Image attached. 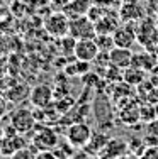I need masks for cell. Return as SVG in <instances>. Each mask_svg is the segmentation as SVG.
Returning a JSON list of instances; mask_svg holds the SVG:
<instances>
[{
	"mask_svg": "<svg viewBox=\"0 0 158 159\" xmlns=\"http://www.w3.org/2000/svg\"><path fill=\"white\" fill-rule=\"evenodd\" d=\"M2 139H3V130L0 129V146H2Z\"/></svg>",
	"mask_w": 158,
	"mask_h": 159,
	"instance_id": "26",
	"label": "cell"
},
{
	"mask_svg": "<svg viewBox=\"0 0 158 159\" xmlns=\"http://www.w3.org/2000/svg\"><path fill=\"white\" fill-rule=\"evenodd\" d=\"M93 3L105 10H119L122 5V0H93Z\"/></svg>",
	"mask_w": 158,
	"mask_h": 159,
	"instance_id": "20",
	"label": "cell"
},
{
	"mask_svg": "<svg viewBox=\"0 0 158 159\" xmlns=\"http://www.w3.org/2000/svg\"><path fill=\"white\" fill-rule=\"evenodd\" d=\"M26 139L24 134H19L12 125L7 127L3 130V139H2V146H0V154L5 157H10L14 152H17L19 149L26 147Z\"/></svg>",
	"mask_w": 158,
	"mask_h": 159,
	"instance_id": "5",
	"label": "cell"
},
{
	"mask_svg": "<svg viewBox=\"0 0 158 159\" xmlns=\"http://www.w3.org/2000/svg\"><path fill=\"white\" fill-rule=\"evenodd\" d=\"M90 137H92V129H90L89 124L75 122L66 129V141H68L73 147H77V149L87 146Z\"/></svg>",
	"mask_w": 158,
	"mask_h": 159,
	"instance_id": "7",
	"label": "cell"
},
{
	"mask_svg": "<svg viewBox=\"0 0 158 159\" xmlns=\"http://www.w3.org/2000/svg\"><path fill=\"white\" fill-rule=\"evenodd\" d=\"M44 29L48 31V34H51L53 37H61L70 34V17L63 12L61 9L58 12H53L50 17H46L44 20Z\"/></svg>",
	"mask_w": 158,
	"mask_h": 159,
	"instance_id": "1",
	"label": "cell"
},
{
	"mask_svg": "<svg viewBox=\"0 0 158 159\" xmlns=\"http://www.w3.org/2000/svg\"><path fill=\"white\" fill-rule=\"evenodd\" d=\"M107 56H109V61H111L112 66L119 68V70H126V68H129L131 63H133V51H131L129 48L114 46L107 52Z\"/></svg>",
	"mask_w": 158,
	"mask_h": 159,
	"instance_id": "12",
	"label": "cell"
},
{
	"mask_svg": "<svg viewBox=\"0 0 158 159\" xmlns=\"http://www.w3.org/2000/svg\"><path fill=\"white\" fill-rule=\"evenodd\" d=\"M112 39H114V46L119 48H133L138 43L136 39V27L133 24H126L122 22L114 32H112Z\"/></svg>",
	"mask_w": 158,
	"mask_h": 159,
	"instance_id": "9",
	"label": "cell"
},
{
	"mask_svg": "<svg viewBox=\"0 0 158 159\" xmlns=\"http://www.w3.org/2000/svg\"><path fill=\"white\" fill-rule=\"evenodd\" d=\"M138 159H158V149H155V147H145V151L138 156Z\"/></svg>",
	"mask_w": 158,
	"mask_h": 159,
	"instance_id": "22",
	"label": "cell"
},
{
	"mask_svg": "<svg viewBox=\"0 0 158 159\" xmlns=\"http://www.w3.org/2000/svg\"><path fill=\"white\" fill-rule=\"evenodd\" d=\"M9 159H36V152L31 147L26 146V147H22V149H19L17 152H14Z\"/></svg>",
	"mask_w": 158,
	"mask_h": 159,
	"instance_id": "21",
	"label": "cell"
},
{
	"mask_svg": "<svg viewBox=\"0 0 158 159\" xmlns=\"http://www.w3.org/2000/svg\"><path fill=\"white\" fill-rule=\"evenodd\" d=\"M75 149H77V147H73L68 141H66V142H61V144H56L53 152L58 156V159H68L70 156H73Z\"/></svg>",
	"mask_w": 158,
	"mask_h": 159,
	"instance_id": "17",
	"label": "cell"
},
{
	"mask_svg": "<svg viewBox=\"0 0 158 159\" xmlns=\"http://www.w3.org/2000/svg\"><path fill=\"white\" fill-rule=\"evenodd\" d=\"M36 115L34 112H31L29 108H16L14 112H10V125H12L19 134H27V132L36 129Z\"/></svg>",
	"mask_w": 158,
	"mask_h": 159,
	"instance_id": "3",
	"label": "cell"
},
{
	"mask_svg": "<svg viewBox=\"0 0 158 159\" xmlns=\"http://www.w3.org/2000/svg\"><path fill=\"white\" fill-rule=\"evenodd\" d=\"M122 78L127 85H140L143 80H145V71L140 70V68H136V66H129V68L124 70Z\"/></svg>",
	"mask_w": 158,
	"mask_h": 159,
	"instance_id": "16",
	"label": "cell"
},
{
	"mask_svg": "<svg viewBox=\"0 0 158 159\" xmlns=\"http://www.w3.org/2000/svg\"><path fill=\"white\" fill-rule=\"evenodd\" d=\"M92 5H93V0H70L61 10L70 19H75V17L89 16V10Z\"/></svg>",
	"mask_w": 158,
	"mask_h": 159,
	"instance_id": "14",
	"label": "cell"
},
{
	"mask_svg": "<svg viewBox=\"0 0 158 159\" xmlns=\"http://www.w3.org/2000/svg\"><path fill=\"white\" fill-rule=\"evenodd\" d=\"M50 2L56 7V9H63V7H65L66 3L70 2V0H50Z\"/></svg>",
	"mask_w": 158,
	"mask_h": 159,
	"instance_id": "24",
	"label": "cell"
},
{
	"mask_svg": "<svg viewBox=\"0 0 158 159\" xmlns=\"http://www.w3.org/2000/svg\"><path fill=\"white\" fill-rule=\"evenodd\" d=\"M32 144L37 151H53L58 144V135L50 125H43L41 130H34Z\"/></svg>",
	"mask_w": 158,
	"mask_h": 159,
	"instance_id": "8",
	"label": "cell"
},
{
	"mask_svg": "<svg viewBox=\"0 0 158 159\" xmlns=\"http://www.w3.org/2000/svg\"><path fill=\"white\" fill-rule=\"evenodd\" d=\"M136 39L143 48L150 51L151 48L158 46V27L151 19H141L136 27Z\"/></svg>",
	"mask_w": 158,
	"mask_h": 159,
	"instance_id": "2",
	"label": "cell"
},
{
	"mask_svg": "<svg viewBox=\"0 0 158 159\" xmlns=\"http://www.w3.org/2000/svg\"><path fill=\"white\" fill-rule=\"evenodd\" d=\"M87 156H85V154H73V156H70L68 159H85Z\"/></svg>",
	"mask_w": 158,
	"mask_h": 159,
	"instance_id": "25",
	"label": "cell"
},
{
	"mask_svg": "<svg viewBox=\"0 0 158 159\" xmlns=\"http://www.w3.org/2000/svg\"><path fill=\"white\" fill-rule=\"evenodd\" d=\"M95 41H97V44H99L100 51L109 52L112 48H114V39H112V34H97Z\"/></svg>",
	"mask_w": 158,
	"mask_h": 159,
	"instance_id": "19",
	"label": "cell"
},
{
	"mask_svg": "<svg viewBox=\"0 0 158 159\" xmlns=\"http://www.w3.org/2000/svg\"><path fill=\"white\" fill-rule=\"evenodd\" d=\"M122 24L117 10H107L99 20H95V29L97 34H112L119 25Z\"/></svg>",
	"mask_w": 158,
	"mask_h": 159,
	"instance_id": "11",
	"label": "cell"
},
{
	"mask_svg": "<svg viewBox=\"0 0 158 159\" xmlns=\"http://www.w3.org/2000/svg\"><path fill=\"white\" fill-rule=\"evenodd\" d=\"M29 100L36 108L51 107L55 102V92L50 85H37L29 92Z\"/></svg>",
	"mask_w": 158,
	"mask_h": 159,
	"instance_id": "10",
	"label": "cell"
},
{
	"mask_svg": "<svg viewBox=\"0 0 158 159\" xmlns=\"http://www.w3.org/2000/svg\"><path fill=\"white\" fill-rule=\"evenodd\" d=\"M155 24H156V27H158V17H156V22H155Z\"/></svg>",
	"mask_w": 158,
	"mask_h": 159,
	"instance_id": "28",
	"label": "cell"
},
{
	"mask_svg": "<svg viewBox=\"0 0 158 159\" xmlns=\"http://www.w3.org/2000/svg\"><path fill=\"white\" fill-rule=\"evenodd\" d=\"M70 36H73L77 41L78 39H92V37L97 36L95 22L89 16L70 19Z\"/></svg>",
	"mask_w": 158,
	"mask_h": 159,
	"instance_id": "4",
	"label": "cell"
},
{
	"mask_svg": "<svg viewBox=\"0 0 158 159\" xmlns=\"http://www.w3.org/2000/svg\"><path fill=\"white\" fill-rule=\"evenodd\" d=\"M0 159H9V157H5V156H2V154H0Z\"/></svg>",
	"mask_w": 158,
	"mask_h": 159,
	"instance_id": "27",
	"label": "cell"
},
{
	"mask_svg": "<svg viewBox=\"0 0 158 159\" xmlns=\"http://www.w3.org/2000/svg\"><path fill=\"white\" fill-rule=\"evenodd\" d=\"M36 159H58V156L53 151H37Z\"/></svg>",
	"mask_w": 158,
	"mask_h": 159,
	"instance_id": "23",
	"label": "cell"
},
{
	"mask_svg": "<svg viewBox=\"0 0 158 159\" xmlns=\"http://www.w3.org/2000/svg\"><path fill=\"white\" fill-rule=\"evenodd\" d=\"M100 54V48L97 44L95 37L92 39H78L75 43V49H73V56L78 61H85V63H92L99 58Z\"/></svg>",
	"mask_w": 158,
	"mask_h": 159,
	"instance_id": "6",
	"label": "cell"
},
{
	"mask_svg": "<svg viewBox=\"0 0 158 159\" xmlns=\"http://www.w3.org/2000/svg\"><path fill=\"white\" fill-rule=\"evenodd\" d=\"M90 70V63H85V61H75L71 63L68 68H66V73L71 75V76H82V75H85L87 71Z\"/></svg>",
	"mask_w": 158,
	"mask_h": 159,
	"instance_id": "18",
	"label": "cell"
},
{
	"mask_svg": "<svg viewBox=\"0 0 158 159\" xmlns=\"http://www.w3.org/2000/svg\"><path fill=\"white\" fill-rule=\"evenodd\" d=\"M126 142L124 141H119V139H109V142L105 144V147H104V151L99 154V156H109L111 159H117V157H121L124 152H126Z\"/></svg>",
	"mask_w": 158,
	"mask_h": 159,
	"instance_id": "15",
	"label": "cell"
},
{
	"mask_svg": "<svg viewBox=\"0 0 158 159\" xmlns=\"http://www.w3.org/2000/svg\"><path fill=\"white\" fill-rule=\"evenodd\" d=\"M119 12V17H121L122 22L126 24H134V22H140L141 19H145V12L136 2L133 3H122L121 9L117 10Z\"/></svg>",
	"mask_w": 158,
	"mask_h": 159,
	"instance_id": "13",
	"label": "cell"
}]
</instances>
